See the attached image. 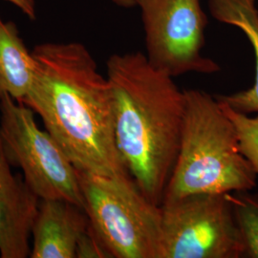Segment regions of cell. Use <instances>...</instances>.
I'll list each match as a JSON object with an SVG mask.
<instances>
[{"label": "cell", "mask_w": 258, "mask_h": 258, "mask_svg": "<svg viewBox=\"0 0 258 258\" xmlns=\"http://www.w3.org/2000/svg\"><path fill=\"white\" fill-rule=\"evenodd\" d=\"M36 74L23 103L75 167L100 175L128 172L115 135L110 83L80 42H46L32 50Z\"/></svg>", "instance_id": "1"}, {"label": "cell", "mask_w": 258, "mask_h": 258, "mask_svg": "<svg viewBox=\"0 0 258 258\" xmlns=\"http://www.w3.org/2000/svg\"><path fill=\"white\" fill-rule=\"evenodd\" d=\"M106 71L120 156L141 190L160 206L180 148L184 90L142 52L111 55Z\"/></svg>", "instance_id": "2"}, {"label": "cell", "mask_w": 258, "mask_h": 258, "mask_svg": "<svg viewBox=\"0 0 258 258\" xmlns=\"http://www.w3.org/2000/svg\"><path fill=\"white\" fill-rule=\"evenodd\" d=\"M184 95L180 148L163 202L190 194L252 190L257 174L242 153L236 128L220 102L203 90L188 89Z\"/></svg>", "instance_id": "3"}, {"label": "cell", "mask_w": 258, "mask_h": 258, "mask_svg": "<svg viewBox=\"0 0 258 258\" xmlns=\"http://www.w3.org/2000/svg\"><path fill=\"white\" fill-rule=\"evenodd\" d=\"M77 175L91 229L110 257L160 258L161 207L129 172L106 176L77 169Z\"/></svg>", "instance_id": "4"}, {"label": "cell", "mask_w": 258, "mask_h": 258, "mask_svg": "<svg viewBox=\"0 0 258 258\" xmlns=\"http://www.w3.org/2000/svg\"><path fill=\"white\" fill-rule=\"evenodd\" d=\"M34 113L9 95L0 100V134L10 164L22 169L40 200L62 199L84 210L76 167L52 135L37 126Z\"/></svg>", "instance_id": "5"}, {"label": "cell", "mask_w": 258, "mask_h": 258, "mask_svg": "<svg viewBox=\"0 0 258 258\" xmlns=\"http://www.w3.org/2000/svg\"><path fill=\"white\" fill-rule=\"evenodd\" d=\"M160 258H240L245 245L228 194H196L160 205Z\"/></svg>", "instance_id": "6"}, {"label": "cell", "mask_w": 258, "mask_h": 258, "mask_svg": "<svg viewBox=\"0 0 258 258\" xmlns=\"http://www.w3.org/2000/svg\"><path fill=\"white\" fill-rule=\"evenodd\" d=\"M148 61L175 78L220 71L204 55L208 18L201 0H139Z\"/></svg>", "instance_id": "7"}, {"label": "cell", "mask_w": 258, "mask_h": 258, "mask_svg": "<svg viewBox=\"0 0 258 258\" xmlns=\"http://www.w3.org/2000/svg\"><path fill=\"white\" fill-rule=\"evenodd\" d=\"M11 166L0 134V257L26 258L40 199Z\"/></svg>", "instance_id": "8"}, {"label": "cell", "mask_w": 258, "mask_h": 258, "mask_svg": "<svg viewBox=\"0 0 258 258\" xmlns=\"http://www.w3.org/2000/svg\"><path fill=\"white\" fill-rule=\"evenodd\" d=\"M90 226L83 208L62 199L40 200L32 228L31 258H76L78 243Z\"/></svg>", "instance_id": "9"}, {"label": "cell", "mask_w": 258, "mask_h": 258, "mask_svg": "<svg viewBox=\"0 0 258 258\" xmlns=\"http://www.w3.org/2000/svg\"><path fill=\"white\" fill-rule=\"evenodd\" d=\"M212 17L238 28L249 39L255 57V81L248 90L215 97L234 110L258 114V9L256 0H209Z\"/></svg>", "instance_id": "10"}, {"label": "cell", "mask_w": 258, "mask_h": 258, "mask_svg": "<svg viewBox=\"0 0 258 258\" xmlns=\"http://www.w3.org/2000/svg\"><path fill=\"white\" fill-rule=\"evenodd\" d=\"M35 74L33 52L20 37L17 25L0 16V100L9 95L23 102Z\"/></svg>", "instance_id": "11"}, {"label": "cell", "mask_w": 258, "mask_h": 258, "mask_svg": "<svg viewBox=\"0 0 258 258\" xmlns=\"http://www.w3.org/2000/svg\"><path fill=\"white\" fill-rule=\"evenodd\" d=\"M238 224L246 257L258 258V191L228 194Z\"/></svg>", "instance_id": "12"}, {"label": "cell", "mask_w": 258, "mask_h": 258, "mask_svg": "<svg viewBox=\"0 0 258 258\" xmlns=\"http://www.w3.org/2000/svg\"><path fill=\"white\" fill-rule=\"evenodd\" d=\"M218 102H220L224 112L233 122L239 139L241 151L248 159L258 176V114L256 117H249L247 114L232 109L220 100Z\"/></svg>", "instance_id": "13"}, {"label": "cell", "mask_w": 258, "mask_h": 258, "mask_svg": "<svg viewBox=\"0 0 258 258\" xmlns=\"http://www.w3.org/2000/svg\"><path fill=\"white\" fill-rule=\"evenodd\" d=\"M89 257H110L102 242L93 231L91 226H89V229L79 241L76 251V258Z\"/></svg>", "instance_id": "14"}, {"label": "cell", "mask_w": 258, "mask_h": 258, "mask_svg": "<svg viewBox=\"0 0 258 258\" xmlns=\"http://www.w3.org/2000/svg\"><path fill=\"white\" fill-rule=\"evenodd\" d=\"M20 10L28 19H36L37 8L35 0H4Z\"/></svg>", "instance_id": "15"}, {"label": "cell", "mask_w": 258, "mask_h": 258, "mask_svg": "<svg viewBox=\"0 0 258 258\" xmlns=\"http://www.w3.org/2000/svg\"><path fill=\"white\" fill-rule=\"evenodd\" d=\"M138 1L139 0H111L113 4L123 9H130V8L137 7Z\"/></svg>", "instance_id": "16"}]
</instances>
